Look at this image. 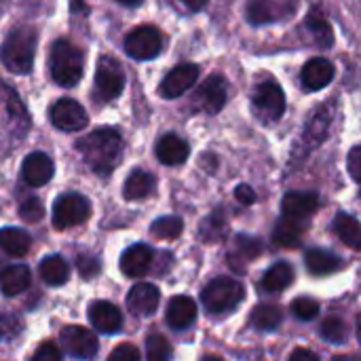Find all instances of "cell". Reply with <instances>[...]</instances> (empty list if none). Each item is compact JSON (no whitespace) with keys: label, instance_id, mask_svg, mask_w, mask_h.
<instances>
[{"label":"cell","instance_id":"obj_23","mask_svg":"<svg viewBox=\"0 0 361 361\" xmlns=\"http://www.w3.org/2000/svg\"><path fill=\"white\" fill-rule=\"evenodd\" d=\"M30 288V269L23 264L8 267L0 273V292L4 296H17L23 294Z\"/></svg>","mask_w":361,"mask_h":361},{"label":"cell","instance_id":"obj_19","mask_svg":"<svg viewBox=\"0 0 361 361\" xmlns=\"http://www.w3.org/2000/svg\"><path fill=\"white\" fill-rule=\"evenodd\" d=\"M89 319H91L93 328L104 334H114L123 326L121 311L112 302H106V300H97L89 307Z\"/></svg>","mask_w":361,"mask_h":361},{"label":"cell","instance_id":"obj_2","mask_svg":"<svg viewBox=\"0 0 361 361\" xmlns=\"http://www.w3.org/2000/svg\"><path fill=\"white\" fill-rule=\"evenodd\" d=\"M38 34L34 27H15L0 44V61L13 74H27L34 66Z\"/></svg>","mask_w":361,"mask_h":361},{"label":"cell","instance_id":"obj_10","mask_svg":"<svg viewBox=\"0 0 361 361\" xmlns=\"http://www.w3.org/2000/svg\"><path fill=\"white\" fill-rule=\"evenodd\" d=\"M91 214V205L82 195L66 192L53 205V226L63 231L76 224H82Z\"/></svg>","mask_w":361,"mask_h":361},{"label":"cell","instance_id":"obj_11","mask_svg":"<svg viewBox=\"0 0 361 361\" xmlns=\"http://www.w3.org/2000/svg\"><path fill=\"white\" fill-rule=\"evenodd\" d=\"M51 123L61 131H80L87 127L89 116L76 99L61 97L51 106Z\"/></svg>","mask_w":361,"mask_h":361},{"label":"cell","instance_id":"obj_35","mask_svg":"<svg viewBox=\"0 0 361 361\" xmlns=\"http://www.w3.org/2000/svg\"><path fill=\"white\" fill-rule=\"evenodd\" d=\"M182 226H184V224H182L180 218H176V216H165V218H159V220L152 224L150 233H152V237H159V239H176V237H180Z\"/></svg>","mask_w":361,"mask_h":361},{"label":"cell","instance_id":"obj_3","mask_svg":"<svg viewBox=\"0 0 361 361\" xmlns=\"http://www.w3.org/2000/svg\"><path fill=\"white\" fill-rule=\"evenodd\" d=\"M51 76L61 87H74L80 82L85 72V55L70 40H57L49 55Z\"/></svg>","mask_w":361,"mask_h":361},{"label":"cell","instance_id":"obj_22","mask_svg":"<svg viewBox=\"0 0 361 361\" xmlns=\"http://www.w3.org/2000/svg\"><path fill=\"white\" fill-rule=\"evenodd\" d=\"M197 317V307L188 296H176L167 305V324L176 330L188 328Z\"/></svg>","mask_w":361,"mask_h":361},{"label":"cell","instance_id":"obj_36","mask_svg":"<svg viewBox=\"0 0 361 361\" xmlns=\"http://www.w3.org/2000/svg\"><path fill=\"white\" fill-rule=\"evenodd\" d=\"M260 252H262V247H260V241L258 239H254V237H237L235 252L231 254V260L252 262Z\"/></svg>","mask_w":361,"mask_h":361},{"label":"cell","instance_id":"obj_5","mask_svg":"<svg viewBox=\"0 0 361 361\" xmlns=\"http://www.w3.org/2000/svg\"><path fill=\"white\" fill-rule=\"evenodd\" d=\"M252 108L262 123H277L286 112L283 89L275 80H264L256 85L252 95Z\"/></svg>","mask_w":361,"mask_h":361},{"label":"cell","instance_id":"obj_33","mask_svg":"<svg viewBox=\"0 0 361 361\" xmlns=\"http://www.w3.org/2000/svg\"><path fill=\"white\" fill-rule=\"evenodd\" d=\"M224 235H226V220L222 218L220 212H216V214H212L209 218L203 220V224H201V239L203 241L218 243V241L224 239Z\"/></svg>","mask_w":361,"mask_h":361},{"label":"cell","instance_id":"obj_8","mask_svg":"<svg viewBox=\"0 0 361 361\" xmlns=\"http://www.w3.org/2000/svg\"><path fill=\"white\" fill-rule=\"evenodd\" d=\"M296 8L298 0H247L245 17L252 25H267L292 17Z\"/></svg>","mask_w":361,"mask_h":361},{"label":"cell","instance_id":"obj_39","mask_svg":"<svg viewBox=\"0 0 361 361\" xmlns=\"http://www.w3.org/2000/svg\"><path fill=\"white\" fill-rule=\"evenodd\" d=\"M21 334V322L17 315L0 313V341H13Z\"/></svg>","mask_w":361,"mask_h":361},{"label":"cell","instance_id":"obj_27","mask_svg":"<svg viewBox=\"0 0 361 361\" xmlns=\"http://www.w3.org/2000/svg\"><path fill=\"white\" fill-rule=\"evenodd\" d=\"M305 260H307V269L313 275H328L343 267V260L336 254L326 252V250H311V252H307Z\"/></svg>","mask_w":361,"mask_h":361},{"label":"cell","instance_id":"obj_16","mask_svg":"<svg viewBox=\"0 0 361 361\" xmlns=\"http://www.w3.org/2000/svg\"><path fill=\"white\" fill-rule=\"evenodd\" d=\"M53 161L49 159V154L44 152H32L23 159L21 165V176L23 182L30 186H44L51 178H53Z\"/></svg>","mask_w":361,"mask_h":361},{"label":"cell","instance_id":"obj_49","mask_svg":"<svg viewBox=\"0 0 361 361\" xmlns=\"http://www.w3.org/2000/svg\"><path fill=\"white\" fill-rule=\"evenodd\" d=\"M203 361H224L222 357H218V355H207V357H203Z\"/></svg>","mask_w":361,"mask_h":361},{"label":"cell","instance_id":"obj_15","mask_svg":"<svg viewBox=\"0 0 361 361\" xmlns=\"http://www.w3.org/2000/svg\"><path fill=\"white\" fill-rule=\"evenodd\" d=\"M332 78H334V63L326 57L309 59L300 72L305 91H319V89L328 87L332 82Z\"/></svg>","mask_w":361,"mask_h":361},{"label":"cell","instance_id":"obj_6","mask_svg":"<svg viewBox=\"0 0 361 361\" xmlns=\"http://www.w3.org/2000/svg\"><path fill=\"white\" fill-rule=\"evenodd\" d=\"M125 89V72L118 59L112 55H102L95 70V91L104 102L116 99Z\"/></svg>","mask_w":361,"mask_h":361},{"label":"cell","instance_id":"obj_13","mask_svg":"<svg viewBox=\"0 0 361 361\" xmlns=\"http://www.w3.org/2000/svg\"><path fill=\"white\" fill-rule=\"evenodd\" d=\"M61 345L63 349L78 357V360H91L97 353V338L91 334V330L82 326H68L61 330Z\"/></svg>","mask_w":361,"mask_h":361},{"label":"cell","instance_id":"obj_14","mask_svg":"<svg viewBox=\"0 0 361 361\" xmlns=\"http://www.w3.org/2000/svg\"><path fill=\"white\" fill-rule=\"evenodd\" d=\"M317 207H319V197L315 192H288L281 203L283 218L300 224H307L309 218L317 212Z\"/></svg>","mask_w":361,"mask_h":361},{"label":"cell","instance_id":"obj_40","mask_svg":"<svg viewBox=\"0 0 361 361\" xmlns=\"http://www.w3.org/2000/svg\"><path fill=\"white\" fill-rule=\"evenodd\" d=\"M19 216L23 218V222H30V224L40 222L42 216H44V205H42V201H38V199H27V201L19 207Z\"/></svg>","mask_w":361,"mask_h":361},{"label":"cell","instance_id":"obj_44","mask_svg":"<svg viewBox=\"0 0 361 361\" xmlns=\"http://www.w3.org/2000/svg\"><path fill=\"white\" fill-rule=\"evenodd\" d=\"M361 148L360 146H353L351 152H349V173L355 182H360L361 178Z\"/></svg>","mask_w":361,"mask_h":361},{"label":"cell","instance_id":"obj_43","mask_svg":"<svg viewBox=\"0 0 361 361\" xmlns=\"http://www.w3.org/2000/svg\"><path fill=\"white\" fill-rule=\"evenodd\" d=\"M78 271H80V275L82 277H93V275H97L99 273V264H97V260L95 258H89V256H80L78 258Z\"/></svg>","mask_w":361,"mask_h":361},{"label":"cell","instance_id":"obj_31","mask_svg":"<svg viewBox=\"0 0 361 361\" xmlns=\"http://www.w3.org/2000/svg\"><path fill=\"white\" fill-rule=\"evenodd\" d=\"M281 319H283L281 309L275 307V305H260V307L254 309V313H252V317H250L252 326L258 328V330H262V332H273V330H277V328L281 326Z\"/></svg>","mask_w":361,"mask_h":361},{"label":"cell","instance_id":"obj_4","mask_svg":"<svg viewBox=\"0 0 361 361\" xmlns=\"http://www.w3.org/2000/svg\"><path fill=\"white\" fill-rule=\"evenodd\" d=\"M245 296L243 286L233 279V277H216L214 281H209L201 294V300L205 305L207 311L212 313H224L235 309Z\"/></svg>","mask_w":361,"mask_h":361},{"label":"cell","instance_id":"obj_48","mask_svg":"<svg viewBox=\"0 0 361 361\" xmlns=\"http://www.w3.org/2000/svg\"><path fill=\"white\" fill-rule=\"evenodd\" d=\"M118 2H121L123 6H131V8H133V6H140L144 0H118Z\"/></svg>","mask_w":361,"mask_h":361},{"label":"cell","instance_id":"obj_42","mask_svg":"<svg viewBox=\"0 0 361 361\" xmlns=\"http://www.w3.org/2000/svg\"><path fill=\"white\" fill-rule=\"evenodd\" d=\"M32 361H61V353H59L57 345H53V343L47 341V343H42V345L34 351Z\"/></svg>","mask_w":361,"mask_h":361},{"label":"cell","instance_id":"obj_41","mask_svg":"<svg viewBox=\"0 0 361 361\" xmlns=\"http://www.w3.org/2000/svg\"><path fill=\"white\" fill-rule=\"evenodd\" d=\"M108 361H140V351H137V347H133L129 343H123L110 353Z\"/></svg>","mask_w":361,"mask_h":361},{"label":"cell","instance_id":"obj_21","mask_svg":"<svg viewBox=\"0 0 361 361\" xmlns=\"http://www.w3.org/2000/svg\"><path fill=\"white\" fill-rule=\"evenodd\" d=\"M154 152H157V159H159L163 165L173 167V165H182V163L188 159L190 148H188V144H186L180 135L167 133V135H163V137L157 142Z\"/></svg>","mask_w":361,"mask_h":361},{"label":"cell","instance_id":"obj_25","mask_svg":"<svg viewBox=\"0 0 361 361\" xmlns=\"http://www.w3.org/2000/svg\"><path fill=\"white\" fill-rule=\"evenodd\" d=\"M30 235L21 228H0V250L8 256L21 258L30 252Z\"/></svg>","mask_w":361,"mask_h":361},{"label":"cell","instance_id":"obj_34","mask_svg":"<svg viewBox=\"0 0 361 361\" xmlns=\"http://www.w3.org/2000/svg\"><path fill=\"white\" fill-rule=\"evenodd\" d=\"M171 360V345L165 336L152 334L146 338V361H169Z\"/></svg>","mask_w":361,"mask_h":361},{"label":"cell","instance_id":"obj_9","mask_svg":"<svg viewBox=\"0 0 361 361\" xmlns=\"http://www.w3.org/2000/svg\"><path fill=\"white\" fill-rule=\"evenodd\" d=\"M226 97H228V82H226V78L220 76V74H212L195 91V95H192V108L197 112L218 114L226 106Z\"/></svg>","mask_w":361,"mask_h":361},{"label":"cell","instance_id":"obj_46","mask_svg":"<svg viewBox=\"0 0 361 361\" xmlns=\"http://www.w3.org/2000/svg\"><path fill=\"white\" fill-rule=\"evenodd\" d=\"M290 361H319V357L313 351H309V349H296L290 355Z\"/></svg>","mask_w":361,"mask_h":361},{"label":"cell","instance_id":"obj_18","mask_svg":"<svg viewBox=\"0 0 361 361\" xmlns=\"http://www.w3.org/2000/svg\"><path fill=\"white\" fill-rule=\"evenodd\" d=\"M332 114H334V104H324L311 114V118L305 127V135H302V144L307 148H313L326 140L330 123H332Z\"/></svg>","mask_w":361,"mask_h":361},{"label":"cell","instance_id":"obj_20","mask_svg":"<svg viewBox=\"0 0 361 361\" xmlns=\"http://www.w3.org/2000/svg\"><path fill=\"white\" fill-rule=\"evenodd\" d=\"M152 264V250L144 243H135L121 256V271L127 277H144Z\"/></svg>","mask_w":361,"mask_h":361},{"label":"cell","instance_id":"obj_47","mask_svg":"<svg viewBox=\"0 0 361 361\" xmlns=\"http://www.w3.org/2000/svg\"><path fill=\"white\" fill-rule=\"evenodd\" d=\"M188 11H192V13H197V11H203L205 6H207V2L209 0H180Z\"/></svg>","mask_w":361,"mask_h":361},{"label":"cell","instance_id":"obj_28","mask_svg":"<svg viewBox=\"0 0 361 361\" xmlns=\"http://www.w3.org/2000/svg\"><path fill=\"white\" fill-rule=\"evenodd\" d=\"M40 277L49 286H63L70 277V267L61 256H47L40 262Z\"/></svg>","mask_w":361,"mask_h":361},{"label":"cell","instance_id":"obj_17","mask_svg":"<svg viewBox=\"0 0 361 361\" xmlns=\"http://www.w3.org/2000/svg\"><path fill=\"white\" fill-rule=\"evenodd\" d=\"M161 292L152 283H137L129 290L127 307L133 315H152L159 309Z\"/></svg>","mask_w":361,"mask_h":361},{"label":"cell","instance_id":"obj_29","mask_svg":"<svg viewBox=\"0 0 361 361\" xmlns=\"http://www.w3.org/2000/svg\"><path fill=\"white\" fill-rule=\"evenodd\" d=\"M305 228H307V224L292 222V220L283 218V220L275 226V231H273V241H275V245L286 247V250L296 247V245L300 243V239H302Z\"/></svg>","mask_w":361,"mask_h":361},{"label":"cell","instance_id":"obj_37","mask_svg":"<svg viewBox=\"0 0 361 361\" xmlns=\"http://www.w3.org/2000/svg\"><path fill=\"white\" fill-rule=\"evenodd\" d=\"M322 336L328 343H343L347 338V324L338 317H328L322 324Z\"/></svg>","mask_w":361,"mask_h":361},{"label":"cell","instance_id":"obj_30","mask_svg":"<svg viewBox=\"0 0 361 361\" xmlns=\"http://www.w3.org/2000/svg\"><path fill=\"white\" fill-rule=\"evenodd\" d=\"M292 281H294V271H292V267H290L288 262H277V264H273V267L264 273V277H262V288H264L267 292H281V290H286Z\"/></svg>","mask_w":361,"mask_h":361},{"label":"cell","instance_id":"obj_12","mask_svg":"<svg viewBox=\"0 0 361 361\" xmlns=\"http://www.w3.org/2000/svg\"><path fill=\"white\" fill-rule=\"evenodd\" d=\"M197 78H199V66L180 63V66H176L173 70L167 72V76L163 78L159 91H161V95L165 99H176V97L184 95L188 89H192Z\"/></svg>","mask_w":361,"mask_h":361},{"label":"cell","instance_id":"obj_7","mask_svg":"<svg viewBox=\"0 0 361 361\" xmlns=\"http://www.w3.org/2000/svg\"><path fill=\"white\" fill-rule=\"evenodd\" d=\"M163 36L154 25H140L125 36V51L131 59L148 61L161 55Z\"/></svg>","mask_w":361,"mask_h":361},{"label":"cell","instance_id":"obj_24","mask_svg":"<svg viewBox=\"0 0 361 361\" xmlns=\"http://www.w3.org/2000/svg\"><path fill=\"white\" fill-rule=\"evenodd\" d=\"M305 32L309 34V40L319 47V49H328L334 44V34H332V25L328 23V19H324L317 11L309 13L307 21H305Z\"/></svg>","mask_w":361,"mask_h":361},{"label":"cell","instance_id":"obj_38","mask_svg":"<svg viewBox=\"0 0 361 361\" xmlns=\"http://www.w3.org/2000/svg\"><path fill=\"white\" fill-rule=\"evenodd\" d=\"M292 313H294L298 319H302V322H311V319L317 317L319 305H317L315 300H311V298H296V300L292 302Z\"/></svg>","mask_w":361,"mask_h":361},{"label":"cell","instance_id":"obj_32","mask_svg":"<svg viewBox=\"0 0 361 361\" xmlns=\"http://www.w3.org/2000/svg\"><path fill=\"white\" fill-rule=\"evenodd\" d=\"M334 231H336L338 239H341L345 245H349V247H353V250L360 247V222H357L353 216H349V214H338L336 220H334Z\"/></svg>","mask_w":361,"mask_h":361},{"label":"cell","instance_id":"obj_26","mask_svg":"<svg viewBox=\"0 0 361 361\" xmlns=\"http://www.w3.org/2000/svg\"><path fill=\"white\" fill-rule=\"evenodd\" d=\"M152 190H154V178L148 171L135 169L127 178L125 188H123V195H125L127 201H140V199H146Z\"/></svg>","mask_w":361,"mask_h":361},{"label":"cell","instance_id":"obj_1","mask_svg":"<svg viewBox=\"0 0 361 361\" xmlns=\"http://www.w3.org/2000/svg\"><path fill=\"white\" fill-rule=\"evenodd\" d=\"M76 148L97 176H110L121 161L123 140L114 129H95L93 133L80 137Z\"/></svg>","mask_w":361,"mask_h":361},{"label":"cell","instance_id":"obj_45","mask_svg":"<svg viewBox=\"0 0 361 361\" xmlns=\"http://www.w3.org/2000/svg\"><path fill=\"white\" fill-rule=\"evenodd\" d=\"M235 199H237L239 203H243V205H252V203L256 201V192H254V188H252V186H247V184H239V186H237V190H235Z\"/></svg>","mask_w":361,"mask_h":361}]
</instances>
